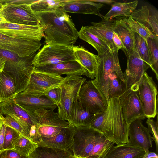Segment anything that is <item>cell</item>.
Listing matches in <instances>:
<instances>
[{
    "label": "cell",
    "mask_w": 158,
    "mask_h": 158,
    "mask_svg": "<svg viewBox=\"0 0 158 158\" xmlns=\"http://www.w3.org/2000/svg\"><path fill=\"white\" fill-rule=\"evenodd\" d=\"M35 54L17 61H6L3 71L13 80L17 94L24 91L27 86L34 69L32 61Z\"/></svg>",
    "instance_id": "9c48e42d"
},
{
    "label": "cell",
    "mask_w": 158,
    "mask_h": 158,
    "mask_svg": "<svg viewBox=\"0 0 158 158\" xmlns=\"http://www.w3.org/2000/svg\"><path fill=\"white\" fill-rule=\"evenodd\" d=\"M69 150L76 157L105 158L114 144L101 132L89 126L73 127Z\"/></svg>",
    "instance_id": "3957f363"
},
{
    "label": "cell",
    "mask_w": 158,
    "mask_h": 158,
    "mask_svg": "<svg viewBox=\"0 0 158 158\" xmlns=\"http://www.w3.org/2000/svg\"><path fill=\"white\" fill-rule=\"evenodd\" d=\"M72 155L69 150L38 146L27 158H68Z\"/></svg>",
    "instance_id": "4dcf8cb0"
},
{
    "label": "cell",
    "mask_w": 158,
    "mask_h": 158,
    "mask_svg": "<svg viewBox=\"0 0 158 158\" xmlns=\"http://www.w3.org/2000/svg\"><path fill=\"white\" fill-rule=\"evenodd\" d=\"M4 151L2 152L0 151V158H5Z\"/></svg>",
    "instance_id": "f5cc1de1"
},
{
    "label": "cell",
    "mask_w": 158,
    "mask_h": 158,
    "mask_svg": "<svg viewBox=\"0 0 158 158\" xmlns=\"http://www.w3.org/2000/svg\"><path fill=\"white\" fill-rule=\"evenodd\" d=\"M78 37L92 45L98 53V56L105 53L110 48L103 41L92 33L87 26H82L78 31Z\"/></svg>",
    "instance_id": "f546056e"
},
{
    "label": "cell",
    "mask_w": 158,
    "mask_h": 158,
    "mask_svg": "<svg viewBox=\"0 0 158 158\" xmlns=\"http://www.w3.org/2000/svg\"><path fill=\"white\" fill-rule=\"evenodd\" d=\"M35 0H0V14L8 23L27 26L40 25L37 16L30 6Z\"/></svg>",
    "instance_id": "5b68a950"
},
{
    "label": "cell",
    "mask_w": 158,
    "mask_h": 158,
    "mask_svg": "<svg viewBox=\"0 0 158 158\" xmlns=\"http://www.w3.org/2000/svg\"><path fill=\"white\" fill-rule=\"evenodd\" d=\"M136 85L145 115L146 118H154L157 113V90L152 77L146 72Z\"/></svg>",
    "instance_id": "8fae6325"
},
{
    "label": "cell",
    "mask_w": 158,
    "mask_h": 158,
    "mask_svg": "<svg viewBox=\"0 0 158 158\" xmlns=\"http://www.w3.org/2000/svg\"><path fill=\"white\" fill-rule=\"evenodd\" d=\"M20 135L15 130L6 126L4 140V150L14 149L15 144Z\"/></svg>",
    "instance_id": "ab89813d"
},
{
    "label": "cell",
    "mask_w": 158,
    "mask_h": 158,
    "mask_svg": "<svg viewBox=\"0 0 158 158\" xmlns=\"http://www.w3.org/2000/svg\"><path fill=\"white\" fill-rule=\"evenodd\" d=\"M140 158H158L157 154L150 151L146 152L144 156Z\"/></svg>",
    "instance_id": "c3c4849f"
},
{
    "label": "cell",
    "mask_w": 158,
    "mask_h": 158,
    "mask_svg": "<svg viewBox=\"0 0 158 158\" xmlns=\"http://www.w3.org/2000/svg\"><path fill=\"white\" fill-rule=\"evenodd\" d=\"M75 158H80V157H76Z\"/></svg>",
    "instance_id": "11a10c76"
},
{
    "label": "cell",
    "mask_w": 158,
    "mask_h": 158,
    "mask_svg": "<svg viewBox=\"0 0 158 158\" xmlns=\"http://www.w3.org/2000/svg\"><path fill=\"white\" fill-rule=\"evenodd\" d=\"M148 126V129L150 133L152 134L153 141H154L156 150L158 152V118L157 117L156 121H154L151 118H148L146 122Z\"/></svg>",
    "instance_id": "60d3db41"
},
{
    "label": "cell",
    "mask_w": 158,
    "mask_h": 158,
    "mask_svg": "<svg viewBox=\"0 0 158 158\" xmlns=\"http://www.w3.org/2000/svg\"><path fill=\"white\" fill-rule=\"evenodd\" d=\"M138 4V0L129 2H115L112 5L109 11L104 16L103 19L112 20L114 18L128 17L136 10Z\"/></svg>",
    "instance_id": "f1b7e54d"
},
{
    "label": "cell",
    "mask_w": 158,
    "mask_h": 158,
    "mask_svg": "<svg viewBox=\"0 0 158 158\" xmlns=\"http://www.w3.org/2000/svg\"><path fill=\"white\" fill-rule=\"evenodd\" d=\"M34 70L67 75L79 74L85 76V73L80 64L76 60L62 62L55 64L40 65L34 68Z\"/></svg>",
    "instance_id": "603a6c76"
},
{
    "label": "cell",
    "mask_w": 158,
    "mask_h": 158,
    "mask_svg": "<svg viewBox=\"0 0 158 158\" xmlns=\"http://www.w3.org/2000/svg\"></svg>",
    "instance_id": "9f6ffc18"
},
{
    "label": "cell",
    "mask_w": 158,
    "mask_h": 158,
    "mask_svg": "<svg viewBox=\"0 0 158 158\" xmlns=\"http://www.w3.org/2000/svg\"><path fill=\"white\" fill-rule=\"evenodd\" d=\"M44 96L57 106L59 105L61 101V90L60 86L51 89Z\"/></svg>",
    "instance_id": "b9f144b4"
},
{
    "label": "cell",
    "mask_w": 158,
    "mask_h": 158,
    "mask_svg": "<svg viewBox=\"0 0 158 158\" xmlns=\"http://www.w3.org/2000/svg\"><path fill=\"white\" fill-rule=\"evenodd\" d=\"M149 51L151 66L158 80V36H153L146 40Z\"/></svg>",
    "instance_id": "e575fe53"
},
{
    "label": "cell",
    "mask_w": 158,
    "mask_h": 158,
    "mask_svg": "<svg viewBox=\"0 0 158 158\" xmlns=\"http://www.w3.org/2000/svg\"><path fill=\"white\" fill-rule=\"evenodd\" d=\"M0 118L6 126L13 128L20 134L31 140L29 134L31 127L25 126L7 115H0Z\"/></svg>",
    "instance_id": "74e56055"
},
{
    "label": "cell",
    "mask_w": 158,
    "mask_h": 158,
    "mask_svg": "<svg viewBox=\"0 0 158 158\" xmlns=\"http://www.w3.org/2000/svg\"><path fill=\"white\" fill-rule=\"evenodd\" d=\"M115 20L104 19L98 22H93L87 26L89 30L103 41L112 50H119L113 43L112 37Z\"/></svg>",
    "instance_id": "7402d4cb"
},
{
    "label": "cell",
    "mask_w": 158,
    "mask_h": 158,
    "mask_svg": "<svg viewBox=\"0 0 158 158\" xmlns=\"http://www.w3.org/2000/svg\"><path fill=\"white\" fill-rule=\"evenodd\" d=\"M44 96H34L22 92L17 94L14 99L18 105L29 112L41 109L54 110L57 107L51 100Z\"/></svg>",
    "instance_id": "ac0fdd59"
},
{
    "label": "cell",
    "mask_w": 158,
    "mask_h": 158,
    "mask_svg": "<svg viewBox=\"0 0 158 158\" xmlns=\"http://www.w3.org/2000/svg\"><path fill=\"white\" fill-rule=\"evenodd\" d=\"M22 57H19L16 54L10 51L0 49V58L5 60L17 61Z\"/></svg>",
    "instance_id": "ee69618b"
},
{
    "label": "cell",
    "mask_w": 158,
    "mask_h": 158,
    "mask_svg": "<svg viewBox=\"0 0 158 158\" xmlns=\"http://www.w3.org/2000/svg\"><path fill=\"white\" fill-rule=\"evenodd\" d=\"M68 158H75V157L73 155H72Z\"/></svg>",
    "instance_id": "db71d44e"
},
{
    "label": "cell",
    "mask_w": 158,
    "mask_h": 158,
    "mask_svg": "<svg viewBox=\"0 0 158 158\" xmlns=\"http://www.w3.org/2000/svg\"><path fill=\"white\" fill-rule=\"evenodd\" d=\"M38 146L37 144L20 134L15 144L14 149L23 153L28 157Z\"/></svg>",
    "instance_id": "f35d334b"
},
{
    "label": "cell",
    "mask_w": 158,
    "mask_h": 158,
    "mask_svg": "<svg viewBox=\"0 0 158 158\" xmlns=\"http://www.w3.org/2000/svg\"><path fill=\"white\" fill-rule=\"evenodd\" d=\"M120 19L132 32L137 33L145 40L154 36L147 28L130 16Z\"/></svg>",
    "instance_id": "8d00e7d4"
},
{
    "label": "cell",
    "mask_w": 158,
    "mask_h": 158,
    "mask_svg": "<svg viewBox=\"0 0 158 158\" xmlns=\"http://www.w3.org/2000/svg\"><path fill=\"white\" fill-rule=\"evenodd\" d=\"M30 112L35 119L38 131L42 138L54 136L63 128L71 126L67 121L62 119L53 110L41 109Z\"/></svg>",
    "instance_id": "ba28073f"
},
{
    "label": "cell",
    "mask_w": 158,
    "mask_h": 158,
    "mask_svg": "<svg viewBox=\"0 0 158 158\" xmlns=\"http://www.w3.org/2000/svg\"><path fill=\"white\" fill-rule=\"evenodd\" d=\"M64 79L61 75L34 70L24 94L40 97L51 89L59 87Z\"/></svg>",
    "instance_id": "30bf717a"
},
{
    "label": "cell",
    "mask_w": 158,
    "mask_h": 158,
    "mask_svg": "<svg viewBox=\"0 0 158 158\" xmlns=\"http://www.w3.org/2000/svg\"><path fill=\"white\" fill-rule=\"evenodd\" d=\"M7 115L23 121L30 126L37 124L31 113L19 106L14 98L0 103V115Z\"/></svg>",
    "instance_id": "44dd1931"
},
{
    "label": "cell",
    "mask_w": 158,
    "mask_h": 158,
    "mask_svg": "<svg viewBox=\"0 0 158 158\" xmlns=\"http://www.w3.org/2000/svg\"><path fill=\"white\" fill-rule=\"evenodd\" d=\"M0 33L9 37L19 39L40 41L44 37L43 29L40 25L31 26L3 23L0 24Z\"/></svg>",
    "instance_id": "2e32d148"
},
{
    "label": "cell",
    "mask_w": 158,
    "mask_h": 158,
    "mask_svg": "<svg viewBox=\"0 0 158 158\" xmlns=\"http://www.w3.org/2000/svg\"><path fill=\"white\" fill-rule=\"evenodd\" d=\"M145 153L143 148L125 144L113 146L105 158H140Z\"/></svg>",
    "instance_id": "83f0119b"
},
{
    "label": "cell",
    "mask_w": 158,
    "mask_h": 158,
    "mask_svg": "<svg viewBox=\"0 0 158 158\" xmlns=\"http://www.w3.org/2000/svg\"><path fill=\"white\" fill-rule=\"evenodd\" d=\"M123 118L128 126L133 121L146 117L139 97L136 84L124 91L119 97Z\"/></svg>",
    "instance_id": "7c38bea8"
},
{
    "label": "cell",
    "mask_w": 158,
    "mask_h": 158,
    "mask_svg": "<svg viewBox=\"0 0 158 158\" xmlns=\"http://www.w3.org/2000/svg\"><path fill=\"white\" fill-rule=\"evenodd\" d=\"M17 94L13 80L3 71L0 73V103L14 98Z\"/></svg>",
    "instance_id": "1f68e13d"
},
{
    "label": "cell",
    "mask_w": 158,
    "mask_h": 158,
    "mask_svg": "<svg viewBox=\"0 0 158 158\" xmlns=\"http://www.w3.org/2000/svg\"><path fill=\"white\" fill-rule=\"evenodd\" d=\"M35 13L43 29L46 44L73 46L78 37V31L70 17L61 7Z\"/></svg>",
    "instance_id": "6da1fadb"
},
{
    "label": "cell",
    "mask_w": 158,
    "mask_h": 158,
    "mask_svg": "<svg viewBox=\"0 0 158 158\" xmlns=\"http://www.w3.org/2000/svg\"><path fill=\"white\" fill-rule=\"evenodd\" d=\"M109 77L108 94L109 100L113 97H119L125 90V85L115 73H110Z\"/></svg>",
    "instance_id": "836d02e7"
},
{
    "label": "cell",
    "mask_w": 158,
    "mask_h": 158,
    "mask_svg": "<svg viewBox=\"0 0 158 158\" xmlns=\"http://www.w3.org/2000/svg\"><path fill=\"white\" fill-rule=\"evenodd\" d=\"M112 39L114 44L117 48L119 49H121L123 50H124V48L121 40L117 35L114 32Z\"/></svg>",
    "instance_id": "7dc6e473"
},
{
    "label": "cell",
    "mask_w": 158,
    "mask_h": 158,
    "mask_svg": "<svg viewBox=\"0 0 158 158\" xmlns=\"http://www.w3.org/2000/svg\"><path fill=\"white\" fill-rule=\"evenodd\" d=\"M65 0H35L30 4V7L34 13H44L53 11L61 7Z\"/></svg>",
    "instance_id": "d6a6232c"
},
{
    "label": "cell",
    "mask_w": 158,
    "mask_h": 158,
    "mask_svg": "<svg viewBox=\"0 0 158 158\" xmlns=\"http://www.w3.org/2000/svg\"><path fill=\"white\" fill-rule=\"evenodd\" d=\"M40 40L19 39L10 37L0 33V49L13 52L20 57L36 53L42 45Z\"/></svg>",
    "instance_id": "4fadbf2b"
},
{
    "label": "cell",
    "mask_w": 158,
    "mask_h": 158,
    "mask_svg": "<svg viewBox=\"0 0 158 158\" xmlns=\"http://www.w3.org/2000/svg\"><path fill=\"white\" fill-rule=\"evenodd\" d=\"M118 50L109 48L99 57L94 78L91 80L94 85L108 104L109 101L108 87L110 73H115L120 79L125 83L123 73L119 62Z\"/></svg>",
    "instance_id": "277c9868"
},
{
    "label": "cell",
    "mask_w": 158,
    "mask_h": 158,
    "mask_svg": "<svg viewBox=\"0 0 158 158\" xmlns=\"http://www.w3.org/2000/svg\"><path fill=\"white\" fill-rule=\"evenodd\" d=\"M5 158H27V157L20 152L14 149L4 151Z\"/></svg>",
    "instance_id": "f6af8a7d"
},
{
    "label": "cell",
    "mask_w": 158,
    "mask_h": 158,
    "mask_svg": "<svg viewBox=\"0 0 158 158\" xmlns=\"http://www.w3.org/2000/svg\"><path fill=\"white\" fill-rule=\"evenodd\" d=\"M113 32L121 40L124 48L123 51L126 55L130 53L134 49L133 32L121 19L115 20Z\"/></svg>",
    "instance_id": "4316f807"
},
{
    "label": "cell",
    "mask_w": 158,
    "mask_h": 158,
    "mask_svg": "<svg viewBox=\"0 0 158 158\" xmlns=\"http://www.w3.org/2000/svg\"><path fill=\"white\" fill-rule=\"evenodd\" d=\"M126 56L127 59V66L123 73L125 90L139 82L144 73L150 67L141 59L135 49Z\"/></svg>",
    "instance_id": "9a60e30c"
},
{
    "label": "cell",
    "mask_w": 158,
    "mask_h": 158,
    "mask_svg": "<svg viewBox=\"0 0 158 158\" xmlns=\"http://www.w3.org/2000/svg\"><path fill=\"white\" fill-rule=\"evenodd\" d=\"M134 36V49L141 59L150 67L151 63L149 49L146 40L136 33L133 32Z\"/></svg>",
    "instance_id": "d590c367"
},
{
    "label": "cell",
    "mask_w": 158,
    "mask_h": 158,
    "mask_svg": "<svg viewBox=\"0 0 158 158\" xmlns=\"http://www.w3.org/2000/svg\"><path fill=\"white\" fill-rule=\"evenodd\" d=\"M6 126L0 118V151L2 152L4 151L3 143Z\"/></svg>",
    "instance_id": "bcb514c9"
},
{
    "label": "cell",
    "mask_w": 158,
    "mask_h": 158,
    "mask_svg": "<svg viewBox=\"0 0 158 158\" xmlns=\"http://www.w3.org/2000/svg\"><path fill=\"white\" fill-rule=\"evenodd\" d=\"M89 127L102 133L117 145L128 142L129 126L123 118L118 97L109 99L106 110L94 114Z\"/></svg>",
    "instance_id": "7a4b0ae2"
},
{
    "label": "cell",
    "mask_w": 158,
    "mask_h": 158,
    "mask_svg": "<svg viewBox=\"0 0 158 158\" xmlns=\"http://www.w3.org/2000/svg\"><path fill=\"white\" fill-rule=\"evenodd\" d=\"M94 115L84 108L78 99L73 104L67 121L72 127L89 126Z\"/></svg>",
    "instance_id": "484cf974"
},
{
    "label": "cell",
    "mask_w": 158,
    "mask_h": 158,
    "mask_svg": "<svg viewBox=\"0 0 158 158\" xmlns=\"http://www.w3.org/2000/svg\"><path fill=\"white\" fill-rule=\"evenodd\" d=\"M78 100L82 106L95 114L106 109L107 103L91 80L85 81L79 91Z\"/></svg>",
    "instance_id": "5bb4252c"
},
{
    "label": "cell",
    "mask_w": 158,
    "mask_h": 158,
    "mask_svg": "<svg viewBox=\"0 0 158 158\" xmlns=\"http://www.w3.org/2000/svg\"><path fill=\"white\" fill-rule=\"evenodd\" d=\"M91 1L96 3L108 4L115 2V1L112 0H91Z\"/></svg>",
    "instance_id": "681fc988"
},
{
    "label": "cell",
    "mask_w": 158,
    "mask_h": 158,
    "mask_svg": "<svg viewBox=\"0 0 158 158\" xmlns=\"http://www.w3.org/2000/svg\"><path fill=\"white\" fill-rule=\"evenodd\" d=\"M73 46L46 44L35 55L32 60V65L35 68L75 60Z\"/></svg>",
    "instance_id": "52a82bcc"
},
{
    "label": "cell",
    "mask_w": 158,
    "mask_h": 158,
    "mask_svg": "<svg viewBox=\"0 0 158 158\" xmlns=\"http://www.w3.org/2000/svg\"><path fill=\"white\" fill-rule=\"evenodd\" d=\"M130 16L147 28L154 35L158 36L157 11H151L145 5L135 10Z\"/></svg>",
    "instance_id": "d4e9b609"
},
{
    "label": "cell",
    "mask_w": 158,
    "mask_h": 158,
    "mask_svg": "<svg viewBox=\"0 0 158 158\" xmlns=\"http://www.w3.org/2000/svg\"><path fill=\"white\" fill-rule=\"evenodd\" d=\"M104 5L91 0H65L61 7L66 13L95 15L103 19L100 11Z\"/></svg>",
    "instance_id": "d6986e66"
},
{
    "label": "cell",
    "mask_w": 158,
    "mask_h": 158,
    "mask_svg": "<svg viewBox=\"0 0 158 158\" xmlns=\"http://www.w3.org/2000/svg\"><path fill=\"white\" fill-rule=\"evenodd\" d=\"M73 49L76 60L81 65L85 76L93 79L95 77L99 56L82 46H74Z\"/></svg>",
    "instance_id": "ffe728a7"
},
{
    "label": "cell",
    "mask_w": 158,
    "mask_h": 158,
    "mask_svg": "<svg viewBox=\"0 0 158 158\" xmlns=\"http://www.w3.org/2000/svg\"><path fill=\"white\" fill-rule=\"evenodd\" d=\"M29 134L31 141L34 143L38 144L42 141V138L38 131L37 124L31 127Z\"/></svg>",
    "instance_id": "7bdbcfd3"
},
{
    "label": "cell",
    "mask_w": 158,
    "mask_h": 158,
    "mask_svg": "<svg viewBox=\"0 0 158 158\" xmlns=\"http://www.w3.org/2000/svg\"><path fill=\"white\" fill-rule=\"evenodd\" d=\"M6 61L0 58V73L3 71Z\"/></svg>",
    "instance_id": "f907efd6"
},
{
    "label": "cell",
    "mask_w": 158,
    "mask_h": 158,
    "mask_svg": "<svg viewBox=\"0 0 158 158\" xmlns=\"http://www.w3.org/2000/svg\"><path fill=\"white\" fill-rule=\"evenodd\" d=\"M7 23L4 17L0 14V24Z\"/></svg>",
    "instance_id": "816d5d0a"
},
{
    "label": "cell",
    "mask_w": 158,
    "mask_h": 158,
    "mask_svg": "<svg viewBox=\"0 0 158 158\" xmlns=\"http://www.w3.org/2000/svg\"><path fill=\"white\" fill-rule=\"evenodd\" d=\"M79 74L67 75L60 86L61 101L57 106L58 113L60 118L67 121L69 117L71 107L78 99L80 89L86 78Z\"/></svg>",
    "instance_id": "8992f818"
},
{
    "label": "cell",
    "mask_w": 158,
    "mask_h": 158,
    "mask_svg": "<svg viewBox=\"0 0 158 158\" xmlns=\"http://www.w3.org/2000/svg\"><path fill=\"white\" fill-rule=\"evenodd\" d=\"M73 127L63 128L54 136L49 138H42V141L38 145L69 150L73 142Z\"/></svg>",
    "instance_id": "cb8c5ba5"
},
{
    "label": "cell",
    "mask_w": 158,
    "mask_h": 158,
    "mask_svg": "<svg viewBox=\"0 0 158 158\" xmlns=\"http://www.w3.org/2000/svg\"><path fill=\"white\" fill-rule=\"evenodd\" d=\"M128 136V142L127 144L128 145L143 148L145 152L152 148L153 138L141 119L136 120L130 124Z\"/></svg>",
    "instance_id": "e0dca14e"
}]
</instances>
